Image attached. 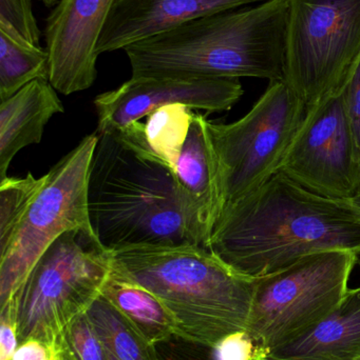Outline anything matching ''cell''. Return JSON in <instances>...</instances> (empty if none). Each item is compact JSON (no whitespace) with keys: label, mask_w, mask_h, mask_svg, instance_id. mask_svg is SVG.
Here are the masks:
<instances>
[{"label":"cell","mask_w":360,"mask_h":360,"mask_svg":"<svg viewBox=\"0 0 360 360\" xmlns=\"http://www.w3.org/2000/svg\"><path fill=\"white\" fill-rule=\"evenodd\" d=\"M285 82L306 111L340 94L360 59V0H289Z\"/></svg>","instance_id":"obj_8"},{"label":"cell","mask_w":360,"mask_h":360,"mask_svg":"<svg viewBox=\"0 0 360 360\" xmlns=\"http://www.w3.org/2000/svg\"><path fill=\"white\" fill-rule=\"evenodd\" d=\"M112 268L151 292L173 314L178 333L217 348L247 332L256 279L238 274L194 245H141L112 253Z\"/></svg>","instance_id":"obj_4"},{"label":"cell","mask_w":360,"mask_h":360,"mask_svg":"<svg viewBox=\"0 0 360 360\" xmlns=\"http://www.w3.org/2000/svg\"><path fill=\"white\" fill-rule=\"evenodd\" d=\"M97 134L88 214L101 245L111 253L141 245H197L173 171L116 133Z\"/></svg>","instance_id":"obj_3"},{"label":"cell","mask_w":360,"mask_h":360,"mask_svg":"<svg viewBox=\"0 0 360 360\" xmlns=\"http://www.w3.org/2000/svg\"><path fill=\"white\" fill-rule=\"evenodd\" d=\"M270 360H360V287L299 338L266 353Z\"/></svg>","instance_id":"obj_16"},{"label":"cell","mask_w":360,"mask_h":360,"mask_svg":"<svg viewBox=\"0 0 360 360\" xmlns=\"http://www.w3.org/2000/svg\"><path fill=\"white\" fill-rule=\"evenodd\" d=\"M306 108L285 80L270 82L251 110L232 124L209 120L215 164L216 214L263 186L280 171Z\"/></svg>","instance_id":"obj_6"},{"label":"cell","mask_w":360,"mask_h":360,"mask_svg":"<svg viewBox=\"0 0 360 360\" xmlns=\"http://www.w3.org/2000/svg\"><path fill=\"white\" fill-rule=\"evenodd\" d=\"M42 1L44 2V6H48V8H53V6H56L59 0H42Z\"/></svg>","instance_id":"obj_30"},{"label":"cell","mask_w":360,"mask_h":360,"mask_svg":"<svg viewBox=\"0 0 360 360\" xmlns=\"http://www.w3.org/2000/svg\"><path fill=\"white\" fill-rule=\"evenodd\" d=\"M252 360H270L264 357L263 355H255Z\"/></svg>","instance_id":"obj_31"},{"label":"cell","mask_w":360,"mask_h":360,"mask_svg":"<svg viewBox=\"0 0 360 360\" xmlns=\"http://www.w3.org/2000/svg\"><path fill=\"white\" fill-rule=\"evenodd\" d=\"M12 360H57L56 347L42 340H25L18 345Z\"/></svg>","instance_id":"obj_28"},{"label":"cell","mask_w":360,"mask_h":360,"mask_svg":"<svg viewBox=\"0 0 360 360\" xmlns=\"http://www.w3.org/2000/svg\"><path fill=\"white\" fill-rule=\"evenodd\" d=\"M49 74L46 49L0 25V101L10 98L34 80H49Z\"/></svg>","instance_id":"obj_20"},{"label":"cell","mask_w":360,"mask_h":360,"mask_svg":"<svg viewBox=\"0 0 360 360\" xmlns=\"http://www.w3.org/2000/svg\"><path fill=\"white\" fill-rule=\"evenodd\" d=\"M268 0H116L97 44V54L126 46L190 21Z\"/></svg>","instance_id":"obj_13"},{"label":"cell","mask_w":360,"mask_h":360,"mask_svg":"<svg viewBox=\"0 0 360 360\" xmlns=\"http://www.w3.org/2000/svg\"><path fill=\"white\" fill-rule=\"evenodd\" d=\"M161 360H219L215 348L187 340L179 334L156 345Z\"/></svg>","instance_id":"obj_24"},{"label":"cell","mask_w":360,"mask_h":360,"mask_svg":"<svg viewBox=\"0 0 360 360\" xmlns=\"http://www.w3.org/2000/svg\"><path fill=\"white\" fill-rule=\"evenodd\" d=\"M86 314L106 360H161L156 345L148 342L103 295L93 302Z\"/></svg>","instance_id":"obj_19"},{"label":"cell","mask_w":360,"mask_h":360,"mask_svg":"<svg viewBox=\"0 0 360 360\" xmlns=\"http://www.w3.org/2000/svg\"><path fill=\"white\" fill-rule=\"evenodd\" d=\"M207 249L238 274L261 278L319 252L359 253L360 211L279 172L220 214Z\"/></svg>","instance_id":"obj_1"},{"label":"cell","mask_w":360,"mask_h":360,"mask_svg":"<svg viewBox=\"0 0 360 360\" xmlns=\"http://www.w3.org/2000/svg\"><path fill=\"white\" fill-rule=\"evenodd\" d=\"M350 201L351 203H352V205H354V207H356V209L359 210L360 211V186L356 194H355V196L353 197V198L351 199Z\"/></svg>","instance_id":"obj_29"},{"label":"cell","mask_w":360,"mask_h":360,"mask_svg":"<svg viewBox=\"0 0 360 360\" xmlns=\"http://www.w3.org/2000/svg\"><path fill=\"white\" fill-rule=\"evenodd\" d=\"M237 78L131 77L94 99L97 133L118 132L156 109L184 105L192 110L228 111L242 97Z\"/></svg>","instance_id":"obj_11"},{"label":"cell","mask_w":360,"mask_h":360,"mask_svg":"<svg viewBox=\"0 0 360 360\" xmlns=\"http://www.w3.org/2000/svg\"><path fill=\"white\" fill-rule=\"evenodd\" d=\"M0 25L10 27L27 41L40 46L42 31L31 0H0Z\"/></svg>","instance_id":"obj_23"},{"label":"cell","mask_w":360,"mask_h":360,"mask_svg":"<svg viewBox=\"0 0 360 360\" xmlns=\"http://www.w3.org/2000/svg\"><path fill=\"white\" fill-rule=\"evenodd\" d=\"M56 92L48 79H36L0 101V181L15 155L39 143L51 118L65 111Z\"/></svg>","instance_id":"obj_15"},{"label":"cell","mask_w":360,"mask_h":360,"mask_svg":"<svg viewBox=\"0 0 360 360\" xmlns=\"http://www.w3.org/2000/svg\"><path fill=\"white\" fill-rule=\"evenodd\" d=\"M207 124L204 115L194 113L173 171L190 234L194 243L205 249L217 218L215 164Z\"/></svg>","instance_id":"obj_14"},{"label":"cell","mask_w":360,"mask_h":360,"mask_svg":"<svg viewBox=\"0 0 360 360\" xmlns=\"http://www.w3.org/2000/svg\"><path fill=\"white\" fill-rule=\"evenodd\" d=\"M279 172L321 196L347 201L355 196L360 160L342 92L306 111Z\"/></svg>","instance_id":"obj_10"},{"label":"cell","mask_w":360,"mask_h":360,"mask_svg":"<svg viewBox=\"0 0 360 360\" xmlns=\"http://www.w3.org/2000/svg\"><path fill=\"white\" fill-rule=\"evenodd\" d=\"M111 302L151 344L156 345L178 333L177 323L165 304L151 292L112 268L103 289Z\"/></svg>","instance_id":"obj_17"},{"label":"cell","mask_w":360,"mask_h":360,"mask_svg":"<svg viewBox=\"0 0 360 360\" xmlns=\"http://www.w3.org/2000/svg\"><path fill=\"white\" fill-rule=\"evenodd\" d=\"M97 143L87 135L46 174V181L6 247L0 249V308L16 295L36 262L72 230L92 231L88 179Z\"/></svg>","instance_id":"obj_9"},{"label":"cell","mask_w":360,"mask_h":360,"mask_svg":"<svg viewBox=\"0 0 360 360\" xmlns=\"http://www.w3.org/2000/svg\"><path fill=\"white\" fill-rule=\"evenodd\" d=\"M289 0L190 21L124 49L131 77L285 79Z\"/></svg>","instance_id":"obj_2"},{"label":"cell","mask_w":360,"mask_h":360,"mask_svg":"<svg viewBox=\"0 0 360 360\" xmlns=\"http://www.w3.org/2000/svg\"><path fill=\"white\" fill-rule=\"evenodd\" d=\"M356 254L329 250L256 279L247 332L255 355L302 336L331 314L349 291Z\"/></svg>","instance_id":"obj_7"},{"label":"cell","mask_w":360,"mask_h":360,"mask_svg":"<svg viewBox=\"0 0 360 360\" xmlns=\"http://www.w3.org/2000/svg\"><path fill=\"white\" fill-rule=\"evenodd\" d=\"M356 264H359L360 268V252H359V253H356Z\"/></svg>","instance_id":"obj_32"},{"label":"cell","mask_w":360,"mask_h":360,"mask_svg":"<svg viewBox=\"0 0 360 360\" xmlns=\"http://www.w3.org/2000/svg\"><path fill=\"white\" fill-rule=\"evenodd\" d=\"M194 115L187 105H165L149 114L145 124L135 122L124 130L112 133L129 145L156 156L175 171Z\"/></svg>","instance_id":"obj_18"},{"label":"cell","mask_w":360,"mask_h":360,"mask_svg":"<svg viewBox=\"0 0 360 360\" xmlns=\"http://www.w3.org/2000/svg\"><path fill=\"white\" fill-rule=\"evenodd\" d=\"M345 111L360 160V59L342 91Z\"/></svg>","instance_id":"obj_25"},{"label":"cell","mask_w":360,"mask_h":360,"mask_svg":"<svg viewBox=\"0 0 360 360\" xmlns=\"http://www.w3.org/2000/svg\"><path fill=\"white\" fill-rule=\"evenodd\" d=\"M18 347L16 315L13 302L0 308V360H12Z\"/></svg>","instance_id":"obj_26"},{"label":"cell","mask_w":360,"mask_h":360,"mask_svg":"<svg viewBox=\"0 0 360 360\" xmlns=\"http://www.w3.org/2000/svg\"><path fill=\"white\" fill-rule=\"evenodd\" d=\"M57 360H58V357H57Z\"/></svg>","instance_id":"obj_33"},{"label":"cell","mask_w":360,"mask_h":360,"mask_svg":"<svg viewBox=\"0 0 360 360\" xmlns=\"http://www.w3.org/2000/svg\"><path fill=\"white\" fill-rule=\"evenodd\" d=\"M44 181L46 175L36 179L31 173L23 179L8 176L0 181V249L12 238Z\"/></svg>","instance_id":"obj_21"},{"label":"cell","mask_w":360,"mask_h":360,"mask_svg":"<svg viewBox=\"0 0 360 360\" xmlns=\"http://www.w3.org/2000/svg\"><path fill=\"white\" fill-rule=\"evenodd\" d=\"M215 350L219 360H252L256 352L251 338L245 332L225 338Z\"/></svg>","instance_id":"obj_27"},{"label":"cell","mask_w":360,"mask_h":360,"mask_svg":"<svg viewBox=\"0 0 360 360\" xmlns=\"http://www.w3.org/2000/svg\"><path fill=\"white\" fill-rule=\"evenodd\" d=\"M116 0H59L44 27L49 82L63 95L88 90L97 76V44Z\"/></svg>","instance_id":"obj_12"},{"label":"cell","mask_w":360,"mask_h":360,"mask_svg":"<svg viewBox=\"0 0 360 360\" xmlns=\"http://www.w3.org/2000/svg\"><path fill=\"white\" fill-rule=\"evenodd\" d=\"M111 270L112 253L93 231L78 229L61 235L10 302L18 345L29 340L55 345L61 331L101 295Z\"/></svg>","instance_id":"obj_5"},{"label":"cell","mask_w":360,"mask_h":360,"mask_svg":"<svg viewBox=\"0 0 360 360\" xmlns=\"http://www.w3.org/2000/svg\"><path fill=\"white\" fill-rule=\"evenodd\" d=\"M55 347L58 360H106L103 347L86 313L61 331Z\"/></svg>","instance_id":"obj_22"}]
</instances>
